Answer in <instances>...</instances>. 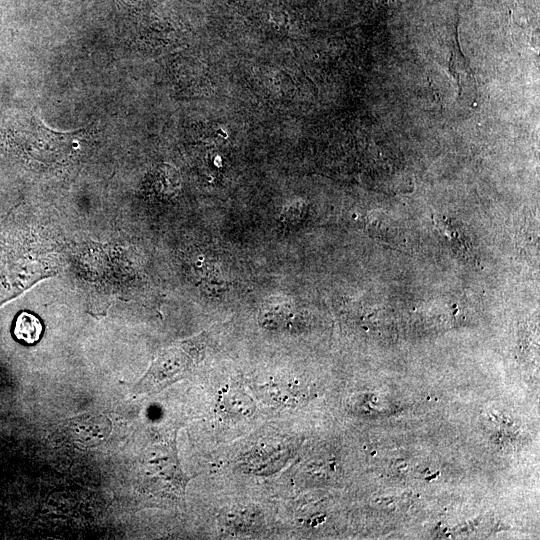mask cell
<instances>
[{"label":"cell","instance_id":"cell-1","mask_svg":"<svg viewBox=\"0 0 540 540\" xmlns=\"http://www.w3.org/2000/svg\"><path fill=\"white\" fill-rule=\"evenodd\" d=\"M191 364L192 359L184 350L168 349L154 361L142 385L147 391L161 390L186 374Z\"/></svg>","mask_w":540,"mask_h":540},{"label":"cell","instance_id":"cell-2","mask_svg":"<svg viewBox=\"0 0 540 540\" xmlns=\"http://www.w3.org/2000/svg\"><path fill=\"white\" fill-rule=\"evenodd\" d=\"M219 403L221 410L231 417H251L256 410L253 399L237 386L224 388L220 392Z\"/></svg>","mask_w":540,"mask_h":540},{"label":"cell","instance_id":"cell-3","mask_svg":"<svg viewBox=\"0 0 540 540\" xmlns=\"http://www.w3.org/2000/svg\"><path fill=\"white\" fill-rule=\"evenodd\" d=\"M43 331V326L38 317L30 312H21L14 324V336L26 344L36 343Z\"/></svg>","mask_w":540,"mask_h":540},{"label":"cell","instance_id":"cell-4","mask_svg":"<svg viewBox=\"0 0 540 540\" xmlns=\"http://www.w3.org/2000/svg\"><path fill=\"white\" fill-rule=\"evenodd\" d=\"M435 224L438 229L444 233L445 237L450 241L452 247H454L455 250L462 253L463 256L468 255V246L465 240L462 239L463 236L460 234L455 224L449 222V219L447 221L446 219L444 220L441 218L435 220Z\"/></svg>","mask_w":540,"mask_h":540}]
</instances>
